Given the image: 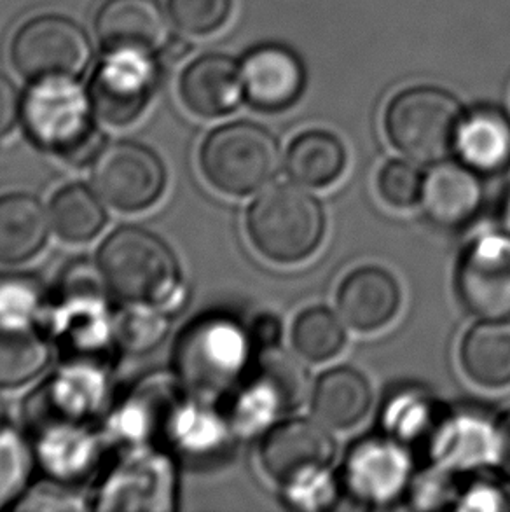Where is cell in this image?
<instances>
[{
    "instance_id": "5b68a950",
    "label": "cell",
    "mask_w": 510,
    "mask_h": 512,
    "mask_svg": "<svg viewBox=\"0 0 510 512\" xmlns=\"http://www.w3.org/2000/svg\"><path fill=\"white\" fill-rule=\"evenodd\" d=\"M201 172L221 193L233 196L261 191L280 168V146L268 128L235 121L215 128L203 140Z\"/></svg>"
},
{
    "instance_id": "484cf974",
    "label": "cell",
    "mask_w": 510,
    "mask_h": 512,
    "mask_svg": "<svg viewBox=\"0 0 510 512\" xmlns=\"http://www.w3.org/2000/svg\"><path fill=\"white\" fill-rule=\"evenodd\" d=\"M49 217L56 233L72 243L90 242L107 224L104 200L83 184L62 187L51 200Z\"/></svg>"
},
{
    "instance_id": "9a60e30c",
    "label": "cell",
    "mask_w": 510,
    "mask_h": 512,
    "mask_svg": "<svg viewBox=\"0 0 510 512\" xmlns=\"http://www.w3.org/2000/svg\"><path fill=\"white\" fill-rule=\"evenodd\" d=\"M179 95L194 116L224 118L236 111L245 98L242 69L231 56L222 53L198 56L180 76Z\"/></svg>"
},
{
    "instance_id": "7a4b0ae2",
    "label": "cell",
    "mask_w": 510,
    "mask_h": 512,
    "mask_svg": "<svg viewBox=\"0 0 510 512\" xmlns=\"http://www.w3.org/2000/svg\"><path fill=\"white\" fill-rule=\"evenodd\" d=\"M247 233L255 250L269 261L301 263L324 240V207L297 182L276 184L250 205Z\"/></svg>"
},
{
    "instance_id": "52a82bcc",
    "label": "cell",
    "mask_w": 510,
    "mask_h": 512,
    "mask_svg": "<svg viewBox=\"0 0 510 512\" xmlns=\"http://www.w3.org/2000/svg\"><path fill=\"white\" fill-rule=\"evenodd\" d=\"M249 333L222 317L196 322L182 336L177 366L187 387L205 395L222 394L242 378L249 362Z\"/></svg>"
},
{
    "instance_id": "4fadbf2b",
    "label": "cell",
    "mask_w": 510,
    "mask_h": 512,
    "mask_svg": "<svg viewBox=\"0 0 510 512\" xmlns=\"http://www.w3.org/2000/svg\"><path fill=\"white\" fill-rule=\"evenodd\" d=\"M243 95L261 112H282L296 104L306 86V69L296 51L282 44H261L243 58Z\"/></svg>"
},
{
    "instance_id": "30bf717a",
    "label": "cell",
    "mask_w": 510,
    "mask_h": 512,
    "mask_svg": "<svg viewBox=\"0 0 510 512\" xmlns=\"http://www.w3.org/2000/svg\"><path fill=\"white\" fill-rule=\"evenodd\" d=\"M456 296L481 320L510 319V235H486L463 250L456 264Z\"/></svg>"
},
{
    "instance_id": "7c38bea8",
    "label": "cell",
    "mask_w": 510,
    "mask_h": 512,
    "mask_svg": "<svg viewBox=\"0 0 510 512\" xmlns=\"http://www.w3.org/2000/svg\"><path fill=\"white\" fill-rule=\"evenodd\" d=\"M156 72L151 58L137 55H107L91 77L93 111L112 126L137 121L156 88Z\"/></svg>"
},
{
    "instance_id": "9c48e42d",
    "label": "cell",
    "mask_w": 510,
    "mask_h": 512,
    "mask_svg": "<svg viewBox=\"0 0 510 512\" xmlns=\"http://www.w3.org/2000/svg\"><path fill=\"white\" fill-rule=\"evenodd\" d=\"M413 485L411 451L390 436L360 439L346 451L341 486L366 506H390Z\"/></svg>"
},
{
    "instance_id": "44dd1931",
    "label": "cell",
    "mask_w": 510,
    "mask_h": 512,
    "mask_svg": "<svg viewBox=\"0 0 510 512\" xmlns=\"http://www.w3.org/2000/svg\"><path fill=\"white\" fill-rule=\"evenodd\" d=\"M51 217L41 201L27 193L0 196V263H27L48 243Z\"/></svg>"
},
{
    "instance_id": "3957f363",
    "label": "cell",
    "mask_w": 510,
    "mask_h": 512,
    "mask_svg": "<svg viewBox=\"0 0 510 512\" xmlns=\"http://www.w3.org/2000/svg\"><path fill=\"white\" fill-rule=\"evenodd\" d=\"M95 116L90 95L74 79L39 81L23 98L21 118L30 137L76 165L95 160L102 149Z\"/></svg>"
},
{
    "instance_id": "d590c367",
    "label": "cell",
    "mask_w": 510,
    "mask_h": 512,
    "mask_svg": "<svg viewBox=\"0 0 510 512\" xmlns=\"http://www.w3.org/2000/svg\"><path fill=\"white\" fill-rule=\"evenodd\" d=\"M23 98L11 77L0 72V140L13 132L14 126L21 119Z\"/></svg>"
},
{
    "instance_id": "4316f807",
    "label": "cell",
    "mask_w": 510,
    "mask_h": 512,
    "mask_svg": "<svg viewBox=\"0 0 510 512\" xmlns=\"http://www.w3.org/2000/svg\"><path fill=\"white\" fill-rule=\"evenodd\" d=\"M290 340L303 359L325 362L345 348V324L329 308L311 306L297 315Z\"/></svg>"
},
{
    "instance_id": "ba28073f",
    "label": "cell",
    "mask_w": 510,
    "mask_h": 512,
    "mask_svg": "<svg viewBox=\"0 0 510 512\" xmlns=\"http://www.w3.org/2000/svg\"><path fill=\"white\" fill-rule=\"evenodd\" d=\"M91 187L107 205L140 212L165 193V165L151 147L131 140L114 142L102 147L93 160Z\"/></svg>"
},
{
    "instance_id": "1f68e13d",
    "label": "cell",
    "mask_w": 510,
    "mask_h": 512,
    "mask_svg": "<svg viewBox=\"0 0 510 512\" xmlns=\"http://www.w3.org/2000/svg\"><path fill=\"white\" fill-rule=\"evenodd\" d=\"M425 177L404 160H390L381 167L378 175V191L381 198L393 208H413L421 201Z\"/></svg>"
},
{
    "instance_id": "8992f818",
    "label": "cell",
    "mask_w": 510,
    "mask_h": 512,
    "mask_svg": "<svg viewBox=\"0 0 510 512\" xmlns=\"http://www.w3.org/2000/svg\"><path fill=\"white\" fill-rule=\"evenodd\" d=\"M9 58L32 81L83 76L91 60L90 37L77 21L56 13L37 14L16 28Z\"/></svg>"
},
{
    "instance_id": "f1b7e54d",
    "label": "cell",
    "mask_w": 510,
    "mask_h": 512,
    "mask_svg": "<svg viewBox=\"0 0 510 512\" xmlns=\"http://www.w3.org/2000/svg\"><path fill=\"white\" fill-rule=\"evenodd\" d=\"M255 374L268 381L275 388L282 401L285 413L303 404L308 394V373L289 352H283L278 346L262 350L261 359L255 367Z\"/></svg>"
},
{
    "instance_id": "8d00e7d4",
    "label": "cell",
    "mask_w": 510,
    "mask_h": 512,
    "mask_svg": "<svg viewBox=\"0 0 510 512\" xmlns=\"http://www.w3.org/2000/svg\"><path fill=\"white\" fill-rule=\"evenodd\" d=\"M249 338L250 343L255 348H261V350L275 348L280 343V340H282V322H280L276 315H271V313L259 315L252 322Z\"/></svg>"
},
{
    "instance_id": "e575fe53",
    "label": "cell",
    "mask_w": 510,
    "mask_h": 512,
    "mask_svg": "<svg viewBox=\"0 0 510 512\" xmlns=\"http://www.w3.org/2000/svg\"><path fill=\"white\" fill-rule=\"evenodd\" d=\"M144 329H151V331H161L165 333V326L163 320L158 319L156 315H147V313H130L126 315L121 326V336L125 340L126 345L130 348H147L152 346L156 340L154 336L147 333Z\"/></svg>"
},
{
    "instance_id": "83f0119b",
    "label": "cell",
    "mask_w": 510,
    "mask_h": 512,
    "mask_svg": "<svg viewBox=\"0 0 510 512\" xmlns=\"http://www.w3.org/2000/svg\"><path fill=\"white\" fill-rule=\"evenodd\" d=\"M455 509L510 512V476L484 464L455 474Z\"/></svg>"
},
{
    "instance_id": "603a6c76",
    "label": "cell",
    "mask_w": 510,
    "mask_h": 512,
    "mask_svg": "<svg viewBox=\"0 0 510 512\" xmlns=\"http://www.w3.org/2000/svg\"><path fill=\"white\" fill-rule=\"evenodd\" d=\"M441 402L421 388H404L388 399L381 422L386 436L406 446L407 450L425 451L432 443L444 416Z\"/></svg>"
},
{
    "instance_id": "7402d4cb",
    "label": "cell",
    "mask_w": 510,
    "mask_h": 512,
    "mask_svg": "<svg viewBox=\"0 0 510 512\" xmlns=\"http://www.w3.org/2000/svg\"><path fill=\"white\" fill-rule=\"evenodd\" d=\"M460 362L470 380L486 388L510 385V324L481 320L465 333Z\"/></svg>"
},
{
    "instance_id": "e0dca14e",
    "label": "cell",
    "mask_w": 510,
    "mask_h": 512,
    "mask_svg": "<svg viewBox=\"0 0 510 512\" xmlns=\"http://www.w3.org/2000/svg\"><path fill=\"white\" fill-rule=\"evenodd\" d=\"M427 455L434 467L462 472L500 458L497 422L477 413H448L442 420Z\"/></svg>"
},
{
    "instance_id": "277c9868",
    "label": "cell",
    "mask_w": 510,
    "mask_h": 512,
    "mask_svg": "<svg viewBox=\"0 0 510 512\" xmlns=\"http://www.w3.org/2000/svg\"><path fill=\"white\" fill-rule=\"evenodd\" d=\"M462 104L437 86L400 91L385 112V130L395 149L409 160L437 165L455 153L463 119Z\"/></svg>"
},
{
    "instance_id": "836d02e7",
    "label": "cell",
    "mask_w": 510,
    "mask_h": 512,
    "mask_svg": "<svg viewBox=\"0 0 510 512\" xmlns=\"http://www.w3.org/2000/svg\"><path fill=\"white\" fill-rule=\"evenodd\" d=\"M42 306V287L32 277H0V317L35 320Z\"/></svg>"
},
{
    "instance_id": "2e32d148",
    "label": "cell",
    "mask_w": 510,
    "mask_h": 512,
    "mask_svg": "<svg viewBox=\"0 0 510 512\" xmlns=\"http://www.w3.org/2000/svg\"><path fill=\"white\" fill-rule=\"evenodd\" d=\"M400 301L399 282L380 266L353 270L338 289L339 315L360 333H373L388 326L399 313Z\"/></svg>"
},
{
    "instance_id": "74e56055",
    "label": "cell",
    "mask_w": 510,
    "mask_h": 512,
    "mask_svg": "<svg viewBox=\"0 0 510 512\" xmlns=\"http://www.w3.org/2000/svg\"><path fill=\"white\" fill-rule=\"evenodd\" d=\"M498 451L500 458L510 465V409L497 422Z\"/></svg>"
},
{
    "instance_id": "f546056e",
    "label": "cell",
    "mask_w": 510,
    "mask_h": 512,
    "mask_svg": "<svg viewBox=\"0 0 510 512\" xmlns=\"http://www.w3.org/2000/svg\"><path fill=\"white\" fill-rule=\"evenodd\" d=\"M32 472V453L16 430L7 425L0 406V509L18 499Z\"/></svg>"
},
{
    "instance_id": "6da1fadb",
    "label": "cell",
    "mask_w": 510,
    "mask_h": 512,
    "mask_svg": "<svg viewBox=\"0 0 510 512\" xmlns=\"http://www.w3.org/2000/svg\"><path fill=\"white\" fill-rule=\"evenodd\" d=\"M105 287L131 306L163 305L180 289V266L172 249L149 229L119 228L98 250Z\"/></svg>"
},
{
    "instance_id": "d6986e66",
    "label": "cell",
    "mask_w": 510,
    "mask_h": 512,
    "mask_svg": "<svg viewBox=\"0 0 510 512\" xmlns=\"http://www.w3.org/2000/svg\"><path fill=\"white\" fill-rule=\"evenodd\" d=\"M460 163L479 175H498L510 168V116L498 105H476L463 114L456 135Z\"/></svg>"
},
{
    "instance_id": "5bb4252c",
    "label": "cell",
    "mask_w": 510,
    "mask_h": 512,
    "mask_svg": "<svg viewBox=\"0 0 510 512\" xmlns=\"http://www.w3.org/2000/svg\"><path fill=\"white\" fill-rule=\"evenodd\" d=\"M100 48L107 55L151 58L168 42V23L156 0H105L95 16Z\"/></svg>"
},
{
    "instance_id": "8fae6325",
    "label": "cell",
    "mask_w": 510,
    "mask_h": 512,
    "mask_svg": "<svg viewBox=\"0 0 510 512\" xmlns=\"http://www.w3.org/2000/svg\"><path fill=\"white\" fill-rule=\"evenodd\" d=\"M334 455L331 434L306 418L276 423L264 434L259 448L262 469L280 486L329 469Z\"/></svg>"
},
{
    "instance_id": "cb8c5ba5",
    "label": "cell",
    "mask_w": 510,
    "mask_h": 512,
    "mask_svg": "<svg viewBox=\"0 0 510 512\" xmlns=\"http://www.w3.org/2000/svg\"><path fill=\"white\" fill-rule=\"evenodd\" d=\"M48 338L34 320L0 317V388L27 385L49 364Z\"/></svg>"
},
{
    "instance_id": "ffe728a7",
    "label": "cell",
    "mask_w": 510,
    "mask_h": 512,
    "mask_svg": "<svg viewBox=\"0 0 510 512\" xmlns=\"http://www.w3.org/2000/svg\"><path fill=\"white\" fill-rule=\"evenodd\" d=\"M373 406V387L359 369L332 367L320 374L311 394V409L320 422L332 429H352Z\"/></svg>"
},
{
    "instance_id": "d4e9b609",
    "label": "cell",
    "mask_w": 510,
    "mask_h": 512,
    "mask_svg": "<svg viewBox=\"0 0 510 512\" xmlns=\"http://www.w3.org/2000/svg\"><path fill=\"white\" fill-rule=\"evenodd\" d=\"M345 168V144L325 130H308L297 135L285 154V170L290 179L313 189L331 186Z\"/></svg>"
},
{
    "instance_id": "d6a6232c",
    "label": "cell",
    "mask_w": 510,
    "mask_h": 512,
    "mask_svg": "<svg viewBox=\"0 0 510 512\" xmlns=\"http://www.w3.org/2000/svg\"><path fill=\"white\" fill-rule=\"evenodd\" d=\"M285 504L299 511H322L338 500L339 486L329 469L282 486Z\"/></svg>"
},
{
    "instance_id": "4dcf8cb0",
    "label": "cell",
    "mask_w": 510,
    "mask_h": 512,
    "mask_svg": "<svg viewBox=\"0 0 510 512\" xmlns=\"http://www.w3.org/2000/svg\"><path fill=\"white\" fill-rule=\"evenodd\" d=\"M166 9L180 34L203 37L228 23L233 0H166Z\"/></svg>"
},
{
    "instance_id": "f35d334b",
    "label": "cell",
    "mask_w": 510,
    "mask_h": 512,
    "mask_svg": "<svg viewBox=\"0 0 510 512\" xmlns=\"http://www.w3.org/2000/svg\"><path fill=\"white\" fill-rule=\"evenodd\" d=\"M163 51H165V56L170 60V62H179V60H182V58H186V56L189 55V51H191V44L184 41L182 37H175V39H168Z\"/></svg>"
},
{
    "instance_id": "ac0fdd59",
    "label": "cell",
    "mask_w": 510,
    "mask_h": 512,
    "mask_svg": "<svg viewBox=\"0 0 510 512\" xmlns=\"http://www.w3.org/2000/svg\"><path fill=\"white\" fill-rule=\"evenodd\" d=\"M421 203L428 219L439 228H465L483 205L479 173L463 163H437L425 177Z\"/></svg>"
}]
</instances>
